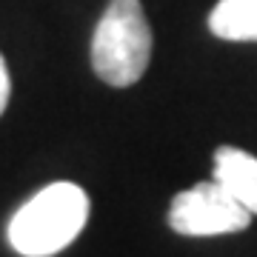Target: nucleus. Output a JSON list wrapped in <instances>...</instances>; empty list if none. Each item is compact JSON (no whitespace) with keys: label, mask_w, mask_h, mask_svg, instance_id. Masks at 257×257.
I'll list each match as a JSON object with an SVG mask.
<instances>
[{"label":"nucleus","mask_w":257,"mask_h":257,"mask_svg":"<svg viewBox=\"0 0 257 257\" xmlns=\"http://www.w3.org/2000/svg\"><path fill=\"white\" fill-rule=\"evenodd\" d=\"M152 57V26L140 0H109L92 37L94 74L114 89L143 77Z\"/></svg>","instance_id":"2"},{"label":"nucleus","mask_w":257,"mask_h":257,"mask_svg":"<svg viewBox=\"0 0 257 257\" xmlns=\"http://www.w3.org/2000/svg\"><path fill=\"white\" fill-rule=\"evenodd\" d=\"M214 180L223 183L251 214H257V157L234 146L214 152Z\"/></svg>","instance_id":"4"},{"label":"nucleus","mask_w":257,"mask_h":257,"mask_svg":"<svg viewBox=\"0 0 257 257\" xmlns=\"http://www.w3.org/2000/svg\"><path fill=\"white\" fill-rule=\"evenodd\" d=\"M251 223V211L223 183H197L175 194L169 209V226L186 237H211L243 231Z\"/></svg>","instance_id":"3"},{"label":"nucleus","mask_w":257,"mask_h":257,"mask_svg":"<svg viewBox=\"0 0 257 257\" xmlns=\"http://www.w3.org/2000/svg\"><path fill=\"white\" fill-rule=\"evenodd\" d=\"M209 29L220 40L257 43V0H220L209 15Z\"/></svg>","instance_id":"5"},{"label":"nucleus","mask_w":257,"mask_h":257,"mask_svg":"<svg viewBox=\"0 0 257 257\" xmlns=\"http://www.w3.org/2000/svg\"><path fill=\"white\" fill-rule=\"evenodd\" d=\"M9 92H12V80H9V69H6V60L0 55V114L9 103Z\"/></svg>","instance_id":"6"},{"label":"nucleus","mask_w":257,"mask_h":257,"mask_svg":"<svg viewBox=\"0 0 257 257\" xmlns=\"http://www.w3.org/2000/svg\"><path fill=\"white\" fill-rule=\"evenodd\" d=\"M89 220V194L60 180L29 197L9 223V243L23 257H52L63 251Z\"/></svg>","instance_id":"1"}]
</instances>
